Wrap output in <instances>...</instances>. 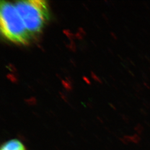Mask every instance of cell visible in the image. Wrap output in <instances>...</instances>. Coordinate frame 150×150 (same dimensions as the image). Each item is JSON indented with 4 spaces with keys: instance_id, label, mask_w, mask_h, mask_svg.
<instances>
[{
    "instance_id": "1",
    "label": "cell",
    "mask_w": 150,
    "mask_h": 150,
    "mask_svg": "<svg viewBox=\"0 0 150 150\" xmlns=\"http://www.w3.org/2000/svg\"><path fill=\"white\" fill-rule=\"evenodd\" d=\"M0 20L1 32L10 41L26 44L31 40L32 37L25 26L15 4L1 1Z\"/></svg>"
},
{
    "instance_id": "2",
    "label": "cell",
    "mask_w": 150,
    "mask_h": 150,
    "mask_svg": "<svg viewBox=\"0 0 150 150\" xmlns=\"http://www.w3.org/2000/svg\"><path fill=\"white\" fill-rule=\"evenodd\" d=\"M15 5L31 36L41 32L48 19L46 2L42 0L21 1L17 2Z\"/></svg>"
},
{
    "instance_id": "3",
    "label": "cell",
    "mask_w": 150,
    "mask_h": 150,
    "mask_svg": "<svg viewBox=\"0 0 150 150\" xmlns=\"http://www.w3.org/2000/svg\"><path fill=\"white\" fill-rule=\"evenodd\" d=\"M1 150H26L23 145L17 139H11L2 146Z\"/></svg>"
}]
</instances>
